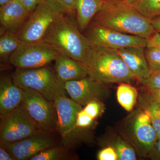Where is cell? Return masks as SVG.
Listing matches in <instances>:
<instances>
[{"mask_svg": "<svg viewBox=\"0 0 160 160\" xmlns=\"http://www.w3.org/2000/svg\"><path fill=\"white\" fill-rule=\"evenodd\" d=\"M138 91L129 83H121L118 86L117 97L119 103L127 111H131L137 102Z\"/></svg>", "mask_w": 160, "mask_h": 160, "instance_id": "cell-19", "label": "cell"}, {"mask_svg": "<svg viewBox=\"0 0 160 160\" xmlns=\"http://www.w3.org/2000/svg\"><path fill=\"white\" fill-rule=\"evenodd\" d=\"M143 85L151 91L160 89V71L152 72Z\"/></svg>", "mask_w": 160, "mask_h": 160, "instance_id": "cell-28", "label": "cell"}, {"mask_svg": "<svg viewBox=\"0 0 160 160\" xmlns=\"http://www.w3.org/2000/svg\"><path fill=\"white\" fill-rule=\"evenodd\" d=\"M84 64L89 76L105 84L137 80L115 49L92 45Z\"/></svg>", "mask_w": 160, "mask_h": 160, "instance_id": "cell-3", "label": "cell"}, {"mask_svg": "<svg viewBox=\"0 0 160 160\" xmlns=\"http://www.w3.org/2000/svg\"><path fill=\"white\" fill-rule=\"evenodd\" d=\"M63 9L65 12L72 17H76L75 0H54Z\"/></svg>", "mask_w": 160, "mask_h": 160, "instance_id": "cell-30", "label": "cell"}, {"mask_svg": "<svg viewBox=\"0 0 160 160\" xmlns=\"http://www.w3.org/2000/svg\"><path fill=\"white\" fill-rule=\"evenodd\" d=\"M64 13L54 0H45L30 13L18 32V37L23 42L41 41L51 24Z\"/></svg>", "mask_w": 160, "mask_h": 160, "instance_id": "cell-5", "label": "cell"}, {"mask_svg": "<svg viewBox=\"0 0 160 160\" xmlns=\"http://www.w3.org/2000/svg\"><path fill=\"white\" fill-rule=\"evenodd\" d=\"M95 120V119L86 113V112L84 111L83 109H82L78 113L76 123L72 132L78 129H82L88 128L91 126Z\"/></svg>", "mask_w": 160, "mask_h": 160, "instance_id": "cell-26", "label": "cell"}, {"mask_svg": "<svg viewBox=\"0 0 160 160\" xmlns=\"http://www.w3.org/2000/svg\"><path fill=\"white\" fill-rule=\"evenodd\" d=\"M69 151L65 146H58L41 152L30 160H63L70 159Z\"/></svg>", "mask_w": 160, "mask_h": 160, "instance_id": "cell-22", "label": "cell"}, {"mask_svg": "<svg viewBox=\"0 0 160 160\" xmlns=\"http://www.w3.org/2000/svg\"><path fill=\"white\" fill-rule=\"evenodd\" d=\"M11 77L20 88L34 89L49 101L54 102L59 97L66 95L64 84L58 79L54 70L48 66L16 69Z\"/></svg>", "mask_w": 160, "mask_h": 160, "instance_id": "cell-4", "label": "cell"}, {"mask_svg": "<svg viewBox=\"0 0 160 160\" xmlns=\"http://www.w3.org/2000/svg\"></svg>", "mask_w": 160, "mask_h": 160, "instance_id": "cell-39", "label": "cell"}, {"mask_svg": "<svg viewBox=\"0 0 160 160\" xmlns=\"http://www.w3.org/2000/svg\"><path fill=\"white\" fill-rule=\"evenodd\" d=\"M145 49V47L133 46L116 50L137 80L142 84L152 72L146 60Z\"/></svg>", "mask_w": 160, "mask_h": 160, "instance_id": "cell-14", "label": "cell"}, {"mask_svg": "<svg viewBox=\"0 0 160 160\" xmlns=\"http://www.w3.org/2000/svg\"><path fill=\"white\" fill-rule=\"evenodd\" d=\"M98 159L99 160H117L118 157L115 149L109 146L99 152Z\"/></svg>", "mask_w": 160, "mask_h": 160, "instance_id": "cell-29", "label": "cell"}, {"mask_svg": "<svg viewBox=\"0 0 160 160\" xmlns=\"http://www.w3.org/2000/svg\"><path fill=\"white\" fill-rule=\"evenodd\" d=\"M54 61L57 77L63 84L89 76L88 69L83 63L65 55L59 53Z\"/></svg>", "mask_w": 160, "mask_h": 160, "instance_id": "cell-15", "label": "cell"}, {"mask_svg": "<svg viewBox=\"0 0 160 160\" xmlns=\"http://www.w3.org/2000/svg\"><path fill=\"white\" fill-rule=\"evenodd\" d=\"M56 112L57 129L65 142L74 129L78 115L82 106L66 95L59 97L54 101Z\"/></svg>", "mask_w": 160, "mask_h": 160, "instance_id": "cell-12", "label": "cell"}, {"mask_svg": "<svg viewBox=\"0 0 160 160\" xmlns=\"http://www.w3.org/2000/svg\"><path fill=\"white\" fill-rule=\"evenodd\" d=\"M0 160H14L7 150L1 146L0 147Z\"/></svg>", "mask_w": 160, "mask_h": 160, "instance_id": "cell-33", "label": "cell"}, {"mask_svg": "<svg viewBox=\"0 0 160 160\" xmlns=\"http://www.w3.org/2000/svg\"><path fill=\"white\" fill-rule=\"evenodd\" d=\"M0 117L1 146L18 142L42 130L22 106Z\"/></svg>", "mask_w": 160, "mask_h": 160, "instance_id": "cell-6", "label": "cell"}, {"mask_svg": "<svg viewBox=\"0 0 160 160\" xmlns=\"http://www.w3.org/2000/svg\"><path fill=\"white\" fill-rule=\"evenodd\" d=\"M133 131L138 142L147 151L153 149L158 140L156 132L151 122L150 113L145 109L134 121Z\"/></svg>", "mask_w": 160, "mask_h": 160, "instance_id": "cell-17", "label": "cell"}, {"mask_svg": "<svg viewBox=\"0 0 160 160\" xmlns=\"http://www.w3.org/2000/svg\"><path fill=\"white\" fill-rule=\"evenodd\" d=\"M126 1H127L128 2L130 3V4H133V3L136 2L138 0H126Z\"/></svg>", "mask_w": 160, "mask_h": 160, "instance_id": "cell-38", "label": "cell"}, {"mask_svg": "<svg viewBox=\"0 0 160 160\" xmlns=\"http://www.w3.org/2000/svg\"><path fill=\"white\" fill-rule=\"evenodd\" d=\"M21 42L16 32L8 31L1 34L0 58L1 61L9 62L10 56L17 49Z\"/></svg>", "mask_w": 160, "mask_h": 160, "instance_id": "cell-20", "label": "cell"}, {"mask_svg": "<svg viewBox=\"0 0 160 160\" xmlns=\"http://www.w3.org/2000/svg\"><path fill=\"white\" fill-rule=\"evenodd\" d=\"M30 13L20 0H11L1 7V34L8 31L17 33Z\"/></svg>", "mask_w": 160, "mask_h": 160, "instance_id": "cell-13", "label": "cell"}, {"mask_svg": "<svg viewBox=\"0 0 160 160\" xmlns=\"http://www.w3.org/2000/svg\"><path fill=\"white\" fill-rule=\"evenodd\" d=\"M59 52L50 44L41 41H21L12 54L9 62L16 69H32L48 66Z\"/></svg>", "mask_w": 160, "mask_h": 160, "instance_id": "cell-7", "label": "cell"}, {"mask_svg": "<svg viewBox=\"0 0 160 160\" xmlns=\"http://www.w3.org/2000/svg\"><path fill=\"white\" fill-rule=\"evenodd\" d=\"M85 36L92 46L118 49L138 46L146 47L147 39L127 34L92 22Z\"/></svg>", "mask_w": 160, "mask_h": 160, "instance_id": "cell-9", "label": "cell"}, {"mask_svg": "<svg viewBox=\"0 0 160 160\" xmlns=\"http://www.w3.org/2000/svg\"><path fill=\"white\" fill-rule=\"evenodd\" d=\"M51 132L42 130L18 142L2 146L13 160H30L41 152L58 146Z\"/></svg>", "mask_w": 160, "mask_h": 160, "instance_id": "cell-10", "label": "cell"}, {"mask_svg": "<svg viewBox=\"0 0 160 160\" xmlns=\"http://www.w3.org/2000/svg\"><path fill=\"white\" fill-rule=\"evenodd\" d=\"M115 147L117 153L118 160H136V155L134 150L124 141L118 140L116 142Z\"/></svg>", "mask_w": 160, "mask_h": 160, "instance_id": "cell-25", "label": "cell"}, {"mask_svg": "<svg viewBox=\"0 0 160 160\" xmlns=\"http://www.w3.org/2000/svg\"><path fill=\"white\" fill-rule=\"evenodd\" d=\"M42 40L53 46L61 54L83 64L92 46L80 32L76 20L66 13L55 20Z\"/></svg>", "mask_w": 160, "mask_h": 160, "instance_id": "cell-2", "label": "cell"}, {"mask_svg": "<svg viewBox=\"0 0 160 160\" xmlns=\"http://www.w3.org/2000/svg\"><path fill=\"white\" fill-rule=\"evenodd\" d=\"M66 92L72 100L85 106L92 101H102L108 94L106 84L88 76L76 81L64 83Z\"/></svg>", "mask_w": 160, "mask_h": 160, "instance_id": "cell-11", "label": "cell"}, {"mask_svg": "<svg viewBox=\"0 0 160 160\" xmlns=\"http://www.w3.org/2000/svg\"><path fill=\"white\" fill-rule=\"evenodd\" d=\"M145 55L152 72L160 71V48L146 46Z\"/></svg>", "mask_w": 160, "mask_h": 160, "instance_id": "cell-24", "label": "cell"}, {"mask_svg": "<svg viewBox=\"0 0 160 160\" xmlns=\"http://www.w3.org/2000/svg\"><path fill=\"white\" fill-rule=\"evenodd\" d=\"M151 24L155 30L160 33V17L151 20Z\"/></svg>", "mask_w": 160, "mask_h": 160, "instance_id": "cell-34", "label": "cell"}, {"mask_svg": "<svg viewBox=\"0 0 160 160\" xmlns=\"http://www.w3.org/2000/svg\"><path fill=\"white\" fill-rule=\"evenodd\" d=\"M105 2V0H75L76 21L80 30L84 31L88 28Z\"/></svg>", "mask_w": 160, "mask_h": 160, "instance_id": "cell-18", "label": "cell"}, {"mask_svg": "<svg viewBox=\"0 0 160 160\" xmlns=\"http://www.w3.org/2000/svg\"><path fill=\"white\" fill-rule=\"evenodd\" d=\"M152 94L160 102V89L152 90Z\"/></svg>", "mask_w": 160, "mask_h": 160, "instance_id": "cell-36", "label": "cell"}, {"mask_svg": "<svg viewBox=\"0 0 160 160\" xmlns=\"http://www.w3.org/2000/svg\"><path fill=\"white\" fill-rule=\"evenodd\" d=\"M132 5L149 20L160 17V0H138Z\"/></svg>", "mask_w": 160, "mask_h": 160, "instance_id": "cell-21", "label": "cell"}, {"mask_svg": "<svg viewBox=\"0 0 160 160\" xmlns=\"http://www.w3.org/2000/svg\"><path fill=\"white\" fill-rule=\"evenodd\" d=\"M24 93L22 106L43 130L57 129V115L54 102L49 101L38 92L22 88Z\"/></svg>", "mask_w": 160, "mask_h": 160, "instance_id": "cell-8", "label": "cell"}, {"mask_svg": "<svg viewBox=\"0 0 160 160\" xmlns=\"http://www.w3.org/2000/svg\"><path fill=\"white\" fill-rule=\"evenodd\" d=\"M103 105L102 102L100 101H92L86 105L83 109L96 119L102 112L104 109Z\"/></svg>", "mask_w": 160, "mask_h": 160, "instance_id": "cell-27", "label": "cell"}, {"mask_svg": "<svg viewBox=\"0 0 160 160\" xmlns=\"http://www.w3.org/2000/svg\"><path fill=\"white\" fill-rule=\"evenodd\" d=\"M149 98L146 109L150 113L152 124L156 132L158 139L160 138V102L152 94Z\"/></svg>", "mask_w": 160, "mask_h": 160, "instance_id": "cell-23", "label": "cell"}, {"mask_svg": "<svg viewBox=\"0 0 160 160\" xmlns=\"http://www.w3.org/2000/svg\"><path fill=\"white\" fill-rule=\"evenodd\" d=\"M92 22L126 33L149 38L156 30L151 20L126 0H105Z\"/></svg>", "mask_w": 160, "mask_h": 160, "instance_id": "cell-1", "label": "cell"}, {"mask_svg": "<svg viewBox=\"0 0 160 160\" xmlns=\"http://www.w3.org/2000/svg\"><path fill=\"white\" fill-rule=\"evenodd\" d=\"M154 149L155 154L158 158L160 159V138L158 139L153 149Z\"/></svg>", "mask_w": 160, "mask_h": 160, "instance_id": "cell-35", "label": "cell"}, {"mask_svg": "<svg viewBox=\"0 0 160 160\" xmlns=\"http://www.w3.org/2000/svg\"><path fill=\"white\" fill-rule=\"evenodd\" d=\"M146 46H153L160 48V33L156 31L149 38L147 39Z\"/></svg>", "mask_w": 160, "mask_h": 160, "instance_id": "cell-32", "label": "cell"}, {"mask_svg": "<svg viewBox=\"0 0 160 160\" xmlns=\"http://www.w3.org/2000/svg\"><path fill=\"white\" fill-rule=\"evenodd\" d=\"M21 2L30 12L45 0H20Z\"/></svg>", "mask_w": 160, "mask_h": 160, "instance_id": "cell-31", "label": "cell"}, {"mask_svg": "<svg viewBox=\"0 0 160 160\" xmlns=\"http://www.w3.org/2000/svg\"><path fill=\"white\" fill-rule=\"evenodd\" d=\"M24 93L12 78L1 76L0 80V116L14 110L22 105Z\"/></svg>", "mask_w": 160, "mask_h": 160, "instance_id": "cell-16", "label": "cell"}, {"mask_svg": "<svg viewBox=\"0 0 160 160\" xmlns=\"http://www.w3.org/2000/svg\"><path fill=\"white\" fill-rule=\"evenodd\" d=\"M11 0H0V6L1 7L4 6L8 2H9Z\"/></svg>", "mask_w": 160, "mask_h": 160, "instance_id": "cell-37", "label": "cell"}]
</instances>
